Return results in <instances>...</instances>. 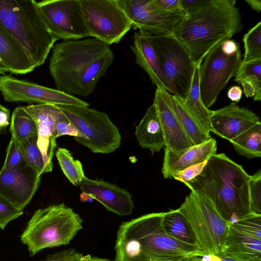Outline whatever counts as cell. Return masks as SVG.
I'll return each instance as SVG.
<instances>
[{"instance_id": "cell-23", "label": "cell", "mask_w": 261, "mask_h": 261, "mask_svg": "<svg viewBox=\"0 0 261 261\" xmlns=\"http://www.w3.org/2000/svg\"><path fill=\"white\" fill-rule=\"evenodd\" d=\"M135 136L142 148L148 149L153 155L166 146L165 139L155 106L152 104L136 127Z\"/></svg>"}, {"instance_id": "cell-45", "label": "cell", "mask_w": 261, "mask_h": 261, "mask_svg": "<svg viewBox=\"0 0 261 261\" xmlns=\"http://www.w3.org/2000/svg\"><path fill=\"white\" fill-rule=\"evenodd\" d=\"M201 261H221V258L214 254H204L201 257Z\"/></svg>"}, {"instance_id": "cell-40", "label": "cell", "mask_w": 261, "mask_h": 261, "mask_svg": "<svg viewBox=\"0 0 261 261\" xmlns=\"http://www.w3.org/2000/svg\"><path fill=\"white\" fill-rule=\"evenodd\" d=\"M153 1L156 6L163 11L167 12L183 11L181 7L180 0H153Z\"/></svg>"}, {"instance_id": "cell-27", "label": "cell", "mask_w": 261, "mask_h": 261, "mask_svg": "<svg viewBox=\"0 0 261 261\" xmlns=\"http://www.w3.org/2000/svg\"><path fill=\"white\" fill-rule=\"evenodd\" d=\"M199 65H195L190 91L186 98L182 100L187 110L210 132L212 110L204 105L199 88Z\"/></svg>"}, {"instance_id": "cell-7", "label": "cell", "mask_w": 261, "mask_h": 261, "mask_svg": "<svg viewBox=\"0 0 261 261\" xmlns=\"http://www.w3.org/2000/svg\"><path fill=\"white\" fill-rule=\"evenodd\" d=\"M177 210L194 235L195 246L203 254L219 256L230 225L212 202L200 193L191 191Z\"/></svg>"}, {"instance_id": "cell-17", "label": "cell", "mask_w": 261, "mask_h": 261, "mask_svg": "<svg viewBox=\"0 0 261 261\" xmlns=\"http://www.w3.org/2000/svg\"><path fill=\"white\" fill-rule=\"evenodd\" d=\"M24 108L37 125V145L43 157V173L50 172L57 147L55 125L63 113L58 106L51 105H31Z\"/></svg>"}, {"instance_id": "cell-29", "label": "cell", "mask_w": 261, "mask_h": 261, "mask_svg": "<svg viewBox=\"0 0 261 261\" xmlns=\"http://www.w3.org/2000/svg\"><path fill=\"white\" fill-rule=\"evenodd\" d=\"M10 132L21 145L30 138L37 136L36 122L24 107L18 106L13 111Z\"/></svg>"}, {"instance_id": "cell-31", "label": "cell", "mask_w": 261, "mask_h": 261, "mask_svg": "<svg viewBox=\"0 0 261 261\" xmlns=\"http://www.w3.org/2000/svg\"><path fill=\"white\" fill-rule=\"evenodd\" d=\"M55 155L63 173L69 181L74 186H80L85 177L81 162L74 159L71 153L65 148H58Z\"/></svg>"}, {"instance_id": "cell-20", "label": "cell", "mask_w": 261, "mask_h": 261, "mask_svg": "<svg viewBox=\"0 0 261 261\" xmlns=\"http://www.w3.org/2000/svg\"><path fill=\"white\" fill-rule=\"evenodd\" d=\"M217 148L216 140L213 138L204 143L181 150L174 151L166 147L162 168L164 177L172 178L174 174L207 161L216 153Z\"/></svg>"}, {"instance_id": "cell-21", "label": "cell", "mask_w": 261, "mask_h": 261, "mask_svg": "<svg viewBox=\"0 0 261 261\" xmlns=\"http://www.w3.org/2000/svg\"><path fill=\"white\" fill-rule=\"evenodd\" d=\"M153 104L155 106L164 133L166 147L178 151L194 146L176 116L156 88Z\"/></svg>"}, {"instance_id": "cell-32", "label": "cell", "mask_w": 261, "mask_h": 261, "mask_svg": "<svg viewBox=\"0 0 261 261\" xmlns=\"http://www.w3.org/2000/svg\"><path fill=\"white\" fill-rule=\"evenodd\" d=\"M244 55L242 62L261 59V21L251 28L243 37Z\"/></svg>"}, {"instance_id": "cell-34", "label": "cell", "mask_w": 261, "mask_h": 261, "mask_svg": "<svg viewBox=\"0 0 261 261\" xmlns=\"http://www.w3.org/2000/svg\"><path fill=\"white\" fill-rule=\"evenodd\" d=\"M25 162L21 145L12 136L8 145L6 158L1 170H6L14 168Z\"/></svg>"}, {"instance_id": "cell-41", "label": "cell", "mask_w": 261, "mask_h": 261, "mask_svg": "<svg viewBox=\"0 0 261 261\" xmlns=\"http://www.w3.org/2000/svg\"><path fill=\"white\" fill-rule=\"evenodd\" d=\"M207 0H180L182 10L188 15L199 9Z\"/></svg>"}, {"instance_id": "cell-5", "label": "cell", "mask_w": 261, "mask_h": 261, "mask_svg": "<svg viewBox=\"0 0 261 261\" xmlns=\"http://www.w3.org/2000/svg\"><path fill=\"white\" fill-rule=\"evenodd\" d=\"M34 0H0V24L35 68L45 62L59 40L49 30Z\"/></svg>"}, {"instance_id": "cell-8", "label": "cell", "mask_w": 261, "mask_h": 261, "mask_svg": "<svg viewBox=\"0 0 261 261\" xmlns=\"http://www.w3.org/2000/svg\"><path fill=\"white\" fill-rule=\"evenodd\" d=\"M242 60L238 42L224 40L212 48L199 65V88L202 101L208 109L220 91L235 76Z\"/></svg>"}, {"instance_id": "cell-18", "label": "cell", "mask_w": 261, "mask_h": 261, "mask_svg": "<svg viewBox=\"0 0 261 261\" xmlns=\"http://www.w3.org/2000/svg\"><path fill=\"white\" fill-rule=\"evenodd\" d=\"M259 122V118L253 111L232 102L221 109L212 110L210 132L230 142Z\"/></svg>"}, {"instance_id": "cell-12", "label": "cell", "mask_w": 261, "mask_h": 261, "mask_svg": "<svg viewBox=\"0 0 261 261\" xmlns=\"http://www.w3.org/2000/svg\"><path fill=\"white\" fill-rule=\"evenodd\" d=\"M37 5L48 28L58 39L90 37L81 0H44Z\"/></svg>"}, {"instance_id": "cell-42", "label": "cell", "mask_w": 261, "mask_h": 261, "mask_svg": "<svg viewBox=\"0 0 261 261\" xmlns=\"http://www.w3.org/2000/svg\"><path fill=\"white\" fill-rule=\"evenodd\" d=\"M242 93L243 90L240 86H233L228 89L227 95L233 102L237 103L241 100Z\"/></svg>"}, {"instance_id": "cell-4", "label": "cell", "mask_w": 261, "mask_h": 261, "mask_svg": "<svg viewBox=\"0 0 261 261\" xmlns=\"http://www.w3.org/2000/svg\"><path fill=\"white\" fill-rule=\"evenodd\" d=\"M250 175L224 153H215L202 172L184 184L192 192L200 193L213 204L221 216L229 222L232 217L252 213L249 182Z\"/></svg>"}, {"instance_id": "cell-22", "label": "cell", "mask_w": 261, "mask_h": 261, "mask_svg": "<svg viewBox=\"0 0 261 261\" xmlns=\"http://www.w3.org/2000/svg\"><path fill=\"white\" fill-rule=\"evenodd\" d=\"M130 48L135 56L136 63L147 73L152 83L158 88L171 93L154 49L139 31L135 33L133 44L130 46Z\"/></svg>"}, {"instance_id": "cell-10", "label": "cell", "mask_w": 261, "mask_h": 261, "mask_svg": "<svg viewBox=\"0 0 261 261\" xmlns=\"http://www.w3.org/2000/svg\"><path fill=\"white\" fill-rule=\"evenodd\" d=\"M57 106L84 136L76 141L92 152L108 154L120 147L121 135L106 113L86 107Z\"/></svg>"}, {"instance_id": "cell-25", "label": "cell", "mask_w": 261, "mask_h": 261, "mask_svg": "<svg viewBox=\"0 0 261 261\" xmlns=\"http://www.w3.org/2000/svg\"><path fill=\"white\" fill-rule=\"evenodd\" d=\"M160 90L194 145L204 143L212 138L210 132L187 110L178 96L165 90Z\"/></svg>"}, {"instance_id": "cell-16", "label": "cell", "mask_w": 261, "mask_h": 261, "mask_svg": "<svg viewBox=\"0 0 261 261\" xmlns=\"http://www.w3.org/2000/svg\"><path fill=\"white\" fill-rule=\"evenodd\" d=\"M41 176L25 162L0 171V196L23 211L38 189Z\"/></svg>"}, {"instance_id": "cell-15", "label": "cell", "mask_w": 261, "mask_h": 261, "mask_svg": "<svg viewBox=\"0 0 261 261\" xmlns=\"http://www.w3.org/2000/svg\"><path fill=\"white\" fill-rule=\"evenodd\" d=\"M134 29L158 35L173 33L186 16L184 12L160 10L153 0H117Z\"/></svg>"}, {"instance_id": "cell-2", "label": "cell", "mask_w": 261, "mask_h": 261, "mask_svg": "<svg viewBox=\"0 0 261 261\" xmlns=\"http://www.w3.org/2000/svg\"><path fill=\"white\" fill-rule=\"evenodd\" d=\"M165 212L146 214L123 222L117 232L115 261H201L195 245L169 235L163 226Z\"/></svg>"}, {"instance_id": "cell-39", "label": "cell", "mask_w": 261, "mask_h": 261, "mask_svg": "<svg viewBox=\"0 0 261 261\" xmlns=\"http://www.w3.org/2000/svg\"><path fill=\"white\" fill-rule=\"evenodd\" d=\"M206 162L207 161H205L202 163L190 166L174 174L172 178L184 184L188 182L202 172Z\"/></svg>"}, {"instance_id": "cell-11", "label": "cell", "mask_w": 261, "mask_h": 261, "mask_svg": "<svg viewBox=\"0 0 261 261\" xmlns=\"http://www.w3.org/2000/svg\"><path fill=\"white\" fill-rule=\"evenodd\" d=\"M90 37L110 45L118 43L132 24L117 0H81Z\"/></svg>"}, {"instance_id": "cell-14", "label": "cell", "mask_w": 261, "mask_h": 261, "mask_svg": "<svg viewBox=\"0 0 261 261\" xmlns=\"http://www.w3.org/2000/svg\"><path fill=\"white\" fill-rule=\"evenodd\" d=\"M0 91L5 101L55 106L89 107V103L57 89L43 86L10 75L0 76Z\"/></svg>"}, {"instance_id": "cell-48", "label": "cell", "mask_w": 261, "mask_h": 261, "mask_svg": "<svg viewBox=\"0 0 261 261\" xmlns=\"http://www.w3.org/2000/svg\"><path fill=\"white\" fill-rule=\"evenodd\" d=\"M220 257L221 258V261H236L234 259L228 257L222 256Z\"/></svg>"}, {"instance_id": "cell-26", "label": "cell", "mask_w": 261, "mask_h": 261, "mask_svg": "<svg viewBox=\"0 0 261 261\" xmlns=\"http://www.w3.org/2000/svg\"><path fill=\"white\" fill-rule=\"evenodd\" d=\"M234 80L243 88L246 97L261 100V59L241 62Z\"/></svg>"}, {"instance_id": "cell-3", "label": "cell", "mask_w": 261, "mask_h": 261, "mask_svg": "<svg viewBox=\"0 0 261 261\" xmlns=\"http://www.w3.org/2000/svg\"><path fill=\"white\" fill-rule=\"evenodd\" d=\"M236 0H207L197 10L186 15L173 35L195 65L220 42L230 39L243 28Z\"/></svg>"}, {"instance_id": "cell-6", "label": "cell", "mask_w": 261, "mask_h": 261, "mask_svg": "<svg viewBox=\"0 0 261 261\" xmlns=\"http://www.w3.org/2000/svg\"><path fill=\"white\" fill-rule=\"evenodd\" d=\"M83 219L64 203L37 210L20 236L31 255L43 249L68 244L83 228Z\"/></svg>"}, {"instance_id": "cell-38", "label": "cell", "mask_w": 261, "mask_h": 261, "mask_svg": "<svg viewBox=\"0 0 261 261\" xmlns=\"http://www.w3.org/2000/svg\"><path fill=\"white\" fill-rule=\"evenodd\" d=\"M91 256L84 255L74 249L69 248L48 256L44 261H85Z\"/></svg>"}, {"instance_id": "cell-33", "label": "cell", "mask_w": 261, "mask_h": 261, "mask_svg": "<svg viewBox=\"0 0 261 261\" xmlns=\"http://www.w3.org/2000/svg\"><path fill=\"white\" fill-rule=\"evenodd\" d=\"M37 136L28 139L21 146L26 164L39 176L43 173L44 162L42 155L37 145Z\"/></svg>"}, {"instance_id": "cell-35", "label": "cell", "mask_w": 261, "mask_h": 261, "mask_svg": "<svg viewBox=\"0 0 261 261\" xmlns=\"http://www.w3.org/2000/svg\"><path fill=\"white\" fill-rule=\"evenodd\" d=\"M249 199L251 212L261 215V170L250 175L249 182Z\"/></svg>"}, {"instance_id": "cell-37", "label": "cell", "mask_w": 261, "mask_h": 261, "mask_svg": "<svg viewBox=\"0 0 261 261\" xmlns=\"http://www.w3.org/2000/svg\"><path fill=\"white\" fill-rule=\"evenodd\" d=\"M55 132L57 138L64 135L74 137L75 141L85 138L83 135L79 132L64 113L56 123Z\"/></svg>"}, {"instance_id": "cell-9", "label": "cell", "mask_w": 261, "mask_h": 261, "mask_svg": "<svg viewBox=\"0 0 261 261\" xmlns=\"http://www.w3.org/2000/svg\"><path fill=\"white\" fill-rule=\"evenodd\" d=\"M139 31L154 49L171 93L184 100L190 91L195 67L190 55L172 33L158 35Z\"/></svg>"}, {"instance_id": "cell-1", "label": "cell", "mask_w": 261, "mask_h": 261, "mask_svg": "<svg viewBox=\"0 0 261 261\" xmlns=\"http://www.w3.org/2000/svg\"><path fill=\"white\" fill-rule=\"evenodd\" d=\"M113 60L110 46L95 38L63 40L53 47L49 69L57 90L87 96Z\"/></svg>"}, {"instance_id": "cell-28", "label": "cell", "mask_w": 261, "mask_h": 261, "mask_svg": "<svg viewBox=\"0 0 261 261\" xmlns=\"http://www.w3.org/2000/svg\"><path fill=\"white\" fill-rule=\"evenodd\" d=\"M231 142L240 155L248 159L261 156V122L232 139Z\"/></svg>"}, {"instance_id": "cell-47", "label": "cell", "mask_w": 261, "mask_h": 261, "mask_svg": "<svg viewBox=\"0 0 261 261\" xmlns=\"http://www.w3.org/2000/svg\"><path fill=\"white\" fill-rule=\"evenodd\" d=\"M86 261H115L111 260L107 258H99L97 257H92L90 256L89 259H88Z\"/></svg>"}, {"instance_id": "cell-19", "label": "cell", "mask_w": 261, "mask_h": 261, "mask_svg": "<svg viewBox=\"0 0 261 261\" xmlns=\"http://www.w3.org/2000/svg\"><path fill=\"white\" fill-rule=\"evenodd\" d=\"M80 187L83 193L98 201L109 212L121 216L133 213L132 196L125 189L102 179H92L86 176Z\"/></svg>"}, {"instance_id": "cell-36", "label": "cell", "mask_w": 261, "mask_h": 261, "mask_svg": "<svg viewBox=\"0 0 261 261\" xmlns=\"http://www.w3.org/2000/svg\"><path fill=\"white\" fill-rule=\"evenodd\" d=\"M23 211L14 206L6 199L0 196V228L4 229L11 221L23 214Z\"/></svg>"}, {"instance_id": "cell-44", "label": "cell", "mask_w": 261, "mask_h": 261, "mask_svg": "<svg viewBox=\"0 0 261 261\" xmlns=\"http://www.w3.org/2000/svg\"><path fill=\"white\" fill-rule=\"evenodd\" d=\"M245 2L253 10L258 13L261 11V1L260 0H246Z\"/></svg>"}, {"instance_id": "cell-30", "label": "cell", "mask_w": 261, "mask_h": 261, "mask_svg": "<svg viewBox=\"0 0 261 261\" xmlns=\"http://www.w3.org/2000/svg\"><path fill=\"white\" fill-rule=\"evenodd\" d=\"M163 223L166 231L171 237L183 243L195 245L194 235L177 209L165 212Z\"/></svg>"}, {"instance_id": "cell-46", "label": "cell", "mask_w": 261, "mask_h": 261, "mask_svg": "<svg viewBox=\"0 0 261 261\" xmlns=\"http://www.w3.org/2000/svg\"><path fill=\"white\" fill-rule=\"evenodd\" d=\"M9 70L7 67L0 60V74L4 75Z\"/></svg>"}, {"instance_id": "cell-43", "label": "cell", "mask_w": 261, "mask_h": 261, "mask_svg": "<svg viewBox=\"0 0 261 261\" xmlns=\"http://www.w3.org/2000/svg\"><path fill=\"white\" fill-rule=\"evenodd\" d=\"M10 113L9 109L0 104V130L9 124Z\"/></svg>"}, {"instance_id": "cell-13", "label": "cell", "mask_w": 261, "mask_h": 261, "mask_svg": "<svg viewBox=\"0 0 261 261\" xmlns=\"http://www.w3.org/2000/svg\"><path fill=\"white\" fill-rule=\"evenodd\" d=\"M222 256L236 261H261V215L250 213L230 225Z\"/></svg>"}, {"instance_id": "cell-24", "label": "cell", "mask_w": 261, "mask_h": 261, "mask_svg": "<svg viewBox=\"0 0 261 261\" xmlns=\"http://www.w3.org/2000/svg\"><path fill=\"white\" fill-rule=\"evenodd\" d=\"M0 60L14 74H26L35 68L21 47L1 24Z\"/></svg>"}]
</instances>
